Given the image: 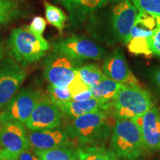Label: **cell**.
<instances>
[{
  "label": "cell",
  "mask_w": 160,
  "mask_h": 160,
  "mask_svg": "<svg viewBox=\"0 0 160 160\" xmlns=\"http://www.w3.org/2000/svg\"><path fill=\"white\" fill-rule=\"evenodd\" d=\"M115 122L113 113L98 111L73 119L67 125L65 132L81 146L101 145L111 136Z\"/></svg>",
  "instance_id": "obj_1"
},
{
  "label": "cell",
  "mask_w": 160,
  "mask_h": 160,
  "mask_svg": "<svg viewBox=\"0 0 160 160\" xmlns=\"http://www.w3.org/2000/svg\"><path fill=\"white\" fill-rule=\"evenodd\" d=\"M44 6H45V17L48 22L54 26L59 32L62 31L68 20L65 13L59 8L48 2H44Z\"/></svg>",
  "instance_id": "obj_23"
},
{
  "label": "cell",
  "mask_w": 160,
  "mask_h": 160,
  "mask_svg": "<svg viewBox=\"0 0 160 160\" xmlns=\"http://www.w3.org/2000/svg\"><path fill=\"white\" fill-rule=\"evenodd\" d=\"M121 84L105 76L97 85L90 87L93 97L96 98L112 111V105Z\"/></svg>",
  "instance_id": "obj_18"
},
{
  "label": "cell",
  "mask_w": 160,
  "mask_h": 160,
  "mask_svg": "<svg viewBox=\"0 0 160 160\" xmlns=\"http://www.w3.org/2000/svg\"><path fill=\"white\" fill-rule=\"evenodd\" d=\"M76 74L89 88L97 85L105 77L101 68L94 64H88L77 67L76 69Z\"/></svg>",
  "instance_id": "obj_21"
},
{
  "label": "cell",
  "mask_w": 160,
  "mask_h": 160,
  "mask_svg": "<svg viewBox=\"0 0 160 160\" xmlns=\"http://www.w3.org/2000/svg\"><path fill=\"white\" fill-rule=\"evenodd\" d=\"M102 70L106 77L121 85L142 86L131 71L125 56L120 49H116L105 58Z\"/></svg>",
  "instance_id": "obj_13"
},
{
  "label": "cell",
  "mask_w": 160,
  "mask_h": 160,
  "mask_svg": "<svg viewBox=\"0 0 160 160\" xmlns=\"http://www.w3.org/2000/svg\"><path fill=\"white\" fill-rule=\"evenodd\" d=\"M138 15L137 9L129 0H119L115 2L111 11L113 31L118 39L128 42L131 30Z\"/></svg>",
  "instance_id": "obj_11"
},
{
  "label": "cell",
  "mask_w": 160,
  "mask_h": 160,
  "mask_svg": "<svg viewBox=\"0 0 160 160\" xmlns=\"http://www.w3.org/2000/svg\"><path fill=\"white\" fill-rule=\"evenodd\" d=\"M53 51L61 53L73 61L101 60L105 57L102 48L91 40L79 37L58 39L52 44Z\"/></svg>",
  "instance_id": "obj_5"
},
{
  "label": "cell",
  "mask_w": 160,
  "mask_h": 160,
  "mask_svg": "<svg viewBox=\"0 0 160 160\" xmlns=\"http://www.w3.org/2000/svg\"><path fill=\"white\" fill-rule=\"evenodd\" d=\"M62 5L69 14L70 23L77 25L88 19L96 12L110 3L119 0H54Z\"/></svg>",
  "instance_id": "obj_14"
},
{
  "label": "cell",
  "mask_w": 160,
  "mask_h": 160,
  "mask_svg": "<svg viewBox=\"0 0 160 160\" xmlns=\"http://www.w3.org/2000/svg\"><path fill=\"white\" fill-rule=\"evenodd\" d=\"M137 11L160 17V0H132Z\"/></svg>",
  "instance_id": "obj_25"
},
{
  "label": "cell",
  "mask_w": 160,
  "mask_h": 160,
  "mask_svg": "<svg viewBox=\"0 0 160 160\" xmlns=\"http://www.w3.org/2000/svg\"><path fill=\"white\" fill-rule=\"evenodd\" d=\"M2 57H3V48L1 44V42H0V60L2 59Z\"/></svg>",
  "instance_id": "obj_33"
},
{
  "label": "cell",
  "mask_w": 160,
  "mask_h": 160,
  "mask_svg": "<svg viewBox=\"0 0 160 160\" xmlns=\"http://www.w3.org/2000/svg\"><path fill=\"white\" fill-rule=\"evenodd\" d=\"M23 12L22 5L19 0H0V26L19 19Z\"/></svg>",
  "instance_id": "obj_20"
},
{
  "label": "cell",
  "mask_w": 160,
  "mask_h": 160,
  "mask_svg": "<svg viewBox=\"0 0 160 160\" xmlns=\"http://www.w3.org/2000/svg\"><path fill=\"white\" fill-rule=\"evenodd\" d=\"M76 154L78 160H119L111 149L98 145L80 146Z\"/></svg>",
  "instance_id": "obj_19"
},
{
  "label": "cell",
  "mask_w": 160,
  "mask_h": 160,
  "mask_svg": "<svg viewBox=\"0 0 160 160\" xmlns=\"http://www.w3.org/2000/svg\"><path fill=\"white\" fill-rule=\"evenodd\" d=\"M30 149L33 151H45L70 145V138L65 131L59 128L28 132Z\"/></svg>",
  "instance_id": "obj_16"
},
{
  "label": "cell",
  "mask_w": 160,
  "mask_h": 160,
  "mask_svg": "<svg viewBox=\"0 0 160 160\" xmlns=\"http://www.w3.org/2000/svg\"><path fill=\"white\" fill-rule=\"evenodd\" d=\"M91 98H93V94H92L91 89H88L87 91H84L82 93L73 97L72 100H74V101H85V100L90 99Z\"/></svg>",
  "instance_id": "obj_31"
},
{
  "label": "cell",
  "mask_w": 160,
  "mask_h": 160,
  "mask_svg": "<svg viewBox=\"0 0 160 160\" xmlns=\"http://www.w3.org/2000/svg\"><path fill=\"white\" fill-rule=\"evenodd\" d=\"M48 92L49 99L58 107L62 104L72 100L71 92L68 87L59 88L51 85L48 86Z\"/></svg>",
  "instance_id": "obj_24"
},
{
  "label": "cell",
  "mask_w": 160,
  "mask_h": 160,
  "mask_svg": "<svg viewBox=\"0 0 160 160\" xmlns=\"http://www.w3.org/2000/svg\"><path fill=\"white\" fill-rule=\"evenodd\" d=\"M68 89L73 99V97L77 96L79 93H82V92L87 91V90L90 89V88L88 85H86L85 83L79 79V77L76 74V77L72 81V82L68 85Z\"/></svg>",
  "instance_id": "obj_27"
},
{
  "label": "cell",
  "mask_w": 160,
  "mask_h": 160,
  "mask_svg": "<svg viewBox=\"0 0 160 160\" xmlns=\"http://www.w3.org/2000/svg\"><path fill=\"white\" fill-rule=\"evenodd\" d=\"M149 46L152 54L160 57V25L150 38Z\"/></svg>",
  "instance_id": "obj_28"
},
{
  "label": "cell",
  "mask_w": 160,
  "mask_h": 160,
  "mask_svg": "<svg viewBox=\"0 0 160 160\" xmlns=\"http://www.w3.org/2000/svg\"><path fill=\"white\" fill-rule=\"evenodd\" d=\"M39 93L30 88H22L0 110V124L18 122L25 125L40 98Z\"/></svg>",
  "instance_id": "obj_7"
},
{
  "label": "cell",
  "mask_w": 160,
  "mask_h": 160,
  "mask_svg": "<svg viewBox=\"0 0 160 160\" xmlns=\"http://www.w3.org/2000/svg\"><path fill=\"white\" fill-rule=\"evenodd\" d=\"M150 78L160 91V68L153 69L150 73Z\"/></svg>",
  "instance_id": "obj_30"
},
{
  "label": "cell",
  "mask_w": 160,
  "mask_h": 160,
  "mask_svg": "<svg viewBox=\"0 0 160 160\" xmlns=\"http://www.w3.org/2000/svg\"><path fill=\"white\" fill-rule=\"evenodd\" d=\"M63 113L48 97L41 95L25 125L32 131L57 128L61 125Z\"/></svg>",
  "instance_id": "obj_9"
},
{
  "label": "cell",
  "mask_w": 160,
  "mask_h": 160,
  "mask_svg": "<svg viewBox=\"0 0 160 160\" xmlns=\"http://www.w3.org/2000/svg\"><path fill=\"white\" fill-rule=\"evenodd\" d=\"M63 114L68 116L71 119H75L86 113H92L98 111H112L105 105L96 98L85 100V101H74L71 100L59 106Z\"/></svg>",
  "instance_id": "obj_17"
},
{
  "label": "cell",
  "mask_w": 160,
  "mask_h": 160,
  "mask_svg": "<svg viewBox=\"0 0 160 160\" xmlns=\"http://www.w3.org/2000/svg\"><path fill=\"white\" fill-rule=\"evenodd\" d=\"M110 148L121 160H137L143 154L145 147L141 131L134 120L116 119Z\"/></svg>",
  "instance_id": "obj_2"
},
{
  "label": "cell",
  "mask_w": 160,
  "mask_h": 160,
  "mask_svg": "<svg viewBox=\"0 0 160 160\" xmlns=\"http://www.w3.org/2000/svg\"><path fill=\"white\" fill-rule=\"evenodd\" d=\"M27 77V73L14 59L0 62V110L13 98Z\"/></svg>",
  "instance_id": "obj_10"
},
{
  "label": "cell",
  "mask_w": 160,
  "mask_h": 160,
  "mask_svg": "<svg viewBox=\"0 0 160 160\" xmlns=\"http://www.w3.org/2000/svg\"><path fill=\"white\" fill-rule=\"evenodd\" d=\"M40 160H77V154L68 146L56 148L45 151H34Z\"/></svg>",
  "instance_id": "obj_22"
},
{
  "label": "cell",
  "mask_w": 160,
  "mask_h": 160,
  "mask_svg": "<svg viewBox=\"0 0 160 160\" xmlns=\"http://www.w3.org/2000/svg\"><path fill=\"white\" fill-rule=\"evenodd\" d=\"M160 25V17L139 12L128 40V49L135 55L151 57L149 40Z\"/></svg>",
  "instance_id": "obj_6"
},
{
  "label": "cell",
  "mask_w": 160,
  "mask_h": 160,
  "mask_svg": "<svg viewBox=\"0 0 160 160\" xmlns=\"http://www.w3.org/2000/svg\"><path fill=\"white\" fill-rule=\"evenodd\" d=\"M139 126L145 149L151 151L160 150V111L153 106L145 114L133 119Z\"/></svg>",
  "instance_id": "obj_15"
},
{
  "label": "cell",
  "mask_w": 160,
  "mask_h": 160,
  "mask_svg": "<svg viewBox=\"0 0 160 160\" xmlns=\"http://www.w3.org/2000/svg\"><path fill=\"white\" fill-rule=\"evenodd\" d=\"M0 146L16 157L28 149V133L23 124L18 122L0 124Z\"/></svg>",
  "instance_id": "obj_12"
},
{
  "label": "cell",
  "mask_w": 160,
  "mask_h": 160,
  "mask_svg": "<svg viewBox=\"0 0 160 160\" xmlns=\"http://www.w3.org/2000/svg\"><path fill=\"white\" fill-rule=\"evenodd\" d=\"M0 160H16V157L5 150H0Z\"/></svg>",
  "instance_id": "obj_32"
},
{
  "label": "cell",
  "mask_w": 160,
  "mask_h": 160,
  "mask_svg": "<svg viewBox=\"0 0 160 160\" xmlns=\"http://www.w3.org/2000/svg\"><path fill=\"white\" fill-rule=\"evenodd\" d=\"M154 106L150 92L142 86L121 85L112 105L116 119H135Z\"/></svg>",
  "instance_id": "obj_4"
},
{
  "label": "cell",
  "mask_w": 160,
  "mask_h": 160,
  "mask_svg": "<svg viewBox=\"0 0 160 160\" xmlns=\"http://www.w3.org/2000/svg\"><path fill=\"white\" fill-rule=\"evenodd\" d=\"M46 21L41 17H35L28 27L30 31L39 38H43V33L46 28Z\"/></svg>",
  "instance_id": "obj_26"
},
{
  "label": "cell",
  "mask_w": 160,
  "mask_h": 160,
  "mask_svg": "<svg viewBox=\"0 0 160 160\" xmlns=\"http://www.w3.org/2000/svg\"><path fill=\"white\" fill-rule=\"evenodd\" d=\"M16 160H40L39 158L37 157L35 152L33 153L30 148L25 150L20 153L19 155L16 157Z\"/></svg>",
  "instance_id": "obj_29"
},
{
  "label": "cell",
  "mask_w": 160,
  "mask_h": 160,
  "mask_svg": "<svg viewBox=\"0 0 160 160\" xmlns=\"http://www.w3.org/2000/svg\"><path fill=\"white\" fill-rule=\"evenodd\" d=\"M76 62L53 51L44 63V77L51 85L67 88L76 77Z\"/></svg>",
  "instance_id": "obj_8"
},
{
  "label": "cell",
  "mask_w": 160,
  "mask_h": 160,
  "mask_svg": "<svg viewBox=\"0 0 160 160\" xmlns=\"http://www.w3.org/2000/svg\"><path fill=\"white\" fill-rule=\"evenodd\" d=\"M7 44L10 55L22 65L37 62L51 47L45 38L38 37L30 31L28 26L13 30Z\"/></svg>",
  "instance_id": "obj_3"
}]
</instances>
